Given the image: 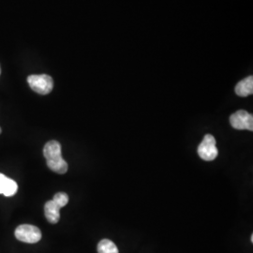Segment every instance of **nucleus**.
<instances>
[{"mask_svg":"<svg viewBox=\"0 0 253 253\" xmlns=\"http://www.w3.org/2000/svg\"><path fill=\"white\" fill-rule=\"evenodd\" d=\"M18 190V185L11 178L7 177L3 173H0V194L5 195L6 197H10L16 194Z\"/></svg>","mask_w":253,"mask_h":253,"instance_id":"423d86ee","label":"nucleus"},{"mask_svg":"<svg viewBox=\"0 0 253 253\" xmlns=\"http://www.w3.org/2000/svg\"><path fill=\"white\" fill-rule=\"evenodd\" d=\"M27 82L31 89L41 95H47L54 88V81L47 74L30 75L27 78Z\"/></svg>","mask_w":253,"mask_h":253,"instance_id":"f03ea898","label":"nucleus"},{"mask_svg":"<svg viewBox=\"0 0 253 253\" xmlns=\"http://www.w3.org/2000/svg\"><path fill=\"white\" fill-rule=\"evenodd\" d=\"M53 201L59 208H62L69 203V196L65 192H58L54 195Z\"/></svg>","mask_w":253,"mask_h":253,"instance_id":"9d476101","label":"nucleus"},{"mask_svg":"<svg viewBox=\"0 0 253 253\" xmlns=\"http://www.w3.org/2000/svg\"><path fill=\"white\" fill-rule=\"evenodd\" d=\"M44 214L47 220L50 223L55 224L60 219V208L54 203L53 200L48 201L44 206Z\"/></svg>","mask_w":253,"mask_h":253,"instance_id":"0eeeda50","label":"nucleus"},{"mask_svg":"<svg viewBox=\"0 0 253 253\" xmlns=\"http://www.w3.org/2000/svg\"><path fill=\"white\" fill-rule=\"evenodd\" d=\"M0 133H1V127H0Z\"/></svg>","mask_w":253,"mask_h":253,"instance_id":"f8f14e48","label":"nucleus"},{"mask_svg":"<svg viewBox=\"0 0 253 253\" xmlns=\"http://www.w3.org/2000/svg\"><path fill=\"white\" fill-rule=\"evenodd\" d=\"M0 74H1V68H0Z\"/></svg>","mask_w":253,"mask_h":253,"instance_id":"9b49d317","label":"nucleus"},{"mask_svg":"<svg viewBox=\"0 0 253 253\" xmlns=\"http://www.w3.org/2000/svg\"><path fill=\"white\" fill-rule=\"evenodd\" d=\"M235 93L240 97H248L250 95H253V76H249L245 78L244 80L239 82L235 86Z\"/></svg>","mask_w":253,"mask_h":253,"instance_id":"6e6552de","label":"nucleus"},{"mask_svg":"<svg viewBox=\"0 0 253 253\" xmlns=\"http://www.w3.org/2000/svg\"><path fill=\"white\" fill-rule=\"evenodd\" d=\"M98 253H119L118 247L113 241L103 239L98 244Z\"/></svg>","mask_w":253,"mask_h":253,"instance_id":"1a4fd4ad","label":"nucleus"},{"mask_svg":"<svg viewBox=\"0 0 253 253\" xmlns=\"http://www.w3.org/2000/svg\"><path fill=\"white\" fill-rule=\"evenodd\" d=\"M230 123L235 129L253 130V116L244 110H239L230 118Z\"/></svg>","mask_w":253,"mask_h":253,"instance_id":"39448f33","label":"nucleus"},{"mask_svg":"<svg viewBox=\"0 0 253 253\" xmlns=\"http://www.w3.org/2000/svg\"><path fill=\"white\" fill-rule=\"evenodd\" d=\"M14 235L19 241L28 244H35L42 239L41 230L38 227L29 224H23L17 227Z\"/></svg>","mask_w":253,"mask_h":253,"instance_id":"20e7f679","label":"nucleus"},{"mask_svg":"<svg viewBox=\"0 0 253 253\" xmlns=\"http://www.w3.org/2000/svg\"><path fill=\"white\" fill-rule=\"evenodd\" d=\"M216 139L211 134H207L204 137L202 143L198 146V155L200 158L206 162L214 161L218 155Z\"/></svg>","mask_w":253,"mask_h":253,"instance_id":"7ed1b4c3","label":"nucleus"},{"mask_svg":"<svg viewBox=\"0 0 253 253\" xmlns=\"http://www.w3.org/2000/svg\"><path fill=\"white\" fill-rule=\"evenodd\" d=\"M43 155L45 157L48 167L56 173L63 174L68 171V163L62 158L61 145L57 141L48 142L43 148Z\"/></svg>","mask_w":253,"mask_h":253,"instance_id":"f257e3e1","label":"nucleus"}]
</instances>
